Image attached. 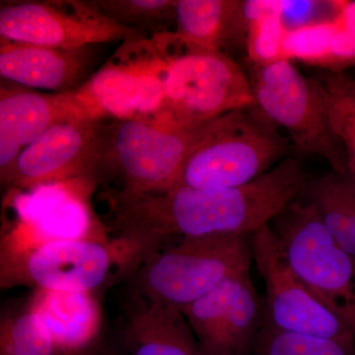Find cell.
<instances>
[{
    "label": "cell",
    "mask_w": 355,
    "mask_h": 355,
    "mask_svg": "<svg viewBox=\"0 0 355 355\" xmlns=\"http://www.w3.org/2000/svg\"><path fill=\"white\" fill-rule=\"evenodd\" d=\"M307 182L298 161L287 157L237 188L175 187L132 193L121 205V232L140 254L153 253L184 238L252 236L298 200Z\"/></svg>",
    "instance_id": "obj_1"
},
{
    "label": "cell",
    "mask_w": 355,
    "mask_h": 355,
    "mask_svg": "<svg viewBox=\"0 0 355 355\" xmlns=\"http://www.w3.org/2000/svg\"><path fill=\"white\" fill-rule=\"evenodd\" d=\"M212 121L177 128L137 120H100L91 181L103 191L118 193L170 190L209 135Z\"/></svg>",
    "instance_id": "obj_2"
},
{
    "label": "cell",
    "mask_w": 355,
    "mask_h": 355,
    "mask_svg": "<svg viewBox=\"0 0 355 355\" xmlns=\"http://www.w3.org/2000/svg\"><path fill=\"white\" fill-rule=\"evenodd\" d=\"M251 236L184 238L149 254L128 273V295L182 310L222 282L250 272Z\"/></svg>",
    "instance_id": "obj_3"
},
{
    "label": "cell",
    "mask_w": 355,
    "mask_h": 355,
    "mask_svg": "<svg viewBox=\"0 0 355 355\" xmlns=\"http://www.w3.org/2000/svg\"><path fill=\"white\" fill-rule=\"evenodd\" d=\"M167 67L158 127L188 128L254 106L249 76L226 53L184 43L163 32Z\"/></svg>",
    "instance_id": "obj_4"
},
{
    "label": "cell",
    "mask_w": 355,
    "mask_h": 355,
    "mask_svg": "<svg viewBox=\"0 0 355 355\" xmlns=\"http://www.w3.org/2000/svg\"><path fill=\"white\" fill-rule=\"evenodd\" d=\"M289 153L288 140L254 105L237 110L212 121L176 187L221 190L244 186L289 157Z\"/></svg>",
    "instance_id": "obj_5"
},
{
    "label": "cell",
    "mask_w": 355,
    "mask_h": 355,
    "mask_svg": "<svg viewBox=\"0 0 355 355\" xmlns=\"http://www.w3.org/2000/svg\"><path fill=\"white\" fill-rule=\"evenodd\" d=\"M270 227L298 279L355 334V259L334 239L315 207L296 200Z\"/></svg>",
    "instance_id": "obj_6"
},
{
    "label": "cell",
    "mask_w": 355,
    "mask_h": 355,
    "mask_svg": "<svg viewBox=\"0 0 355 355\" xmlns=\"http://www.w3.org/2000/svg\"><path fill=\"white\" fill-rule=\"evenodd\" d=\"M167 55L162 34L123 42L76 93L96 120L158 125L164 108Z\"/></svg>",
    "instance_id": "obj_7"
},
{
    "label": "cell",
    "mask_w": 355,
    "mask_h": 355,
    "mask_svg": "<svg viewBox=\"0 0 355 355\" xmlns=\"http://www.w3.org/2000/svg\"><path fill=\"white\" fill-rule=\"evenodd\" d=\"M249 79L254 106L277 128L287 130L296 148L324 158L331 170L347 171L345 149L331 130L315 79L306 78L291 60L254 65Z\"/></svg>",
    "instance_id": "obj_8"
},
{
    "label": "cell",
    "mask_w": 355,
    "mask_h": 355,
    "mask_svg": "<svg viewBox=\"0 0 355 355\" xmlns=\"http://www.w3.org/2000/svg\"><path fill=\"white\" fill-rule=\"evenodd\" d=\"M1 40L51 48L76 49L144 38L118 24L91 1H13L0 7Z\"/></svg>",
    "instance_id": "obj_9"
},
{
    "label": "cell",
    "mask_w": 355,
    "mask_h": 355,
    "mask_svg": "<svg viewBox=\"0 0 355 355\" xmlns=\"http://www.w3.org/2000/svg\"><path fill=\"white\" fill-rule=\"evenodd\" d=\"M251 248L266 286L263 322L282 331L355 342L352 329L292 270L270 225L251 236Z\"/></svg>",
    "instance_id": "obj_10"
},
{
    "label": "cell",
    "mask_w": 355,
    "mask_h": 355,
    "mask_svg": "<svg viewBox=\"0 0 355 355\" xmlns=\"http://www.w3.org/2000/svg\"><path fill=\"white\" fill-rule=\"evenodd\" d=\"M114 265L119 257L112 241L58 240L1 257V286L94 292Z\"/></svg>",
    "instance_id": "obj_11"
},
{
    "label": "cell",
    "mask_w": 355,
    "mask_h": 355,
    "mask_svg": "<svg viewBox=\"0 0 355 355\" xmlns=\"http://www.w3.org/2000/svg\"><path fill=\"white\" fill-rule=\"evenodd\" d=\"M73 182L43 184L11 200L17 222L2 239L1 257L58 240L111 242Z\"/></svg>",
    "instance_id": "obj_12"
},
{
    "label": "cell",
    "mask_w": 355,
    "mask_h": 355,
    "mask_svg": "<svg viewBox=\"0 0 355 355\" xmlns=\"http://www.w3.org/2000/svg\"><path fill=\"white\" fill-rule=\"evenodd\" d=\"M181 311L205 355L253 352L263 310L250 272L226 279Z\"/></svg>",
    "instance_id": "obj_13"
},
{
    "label": "cell",
    "mask_w": 355,
    "mask_h": 355,
    "mask_svg": "<svg viewBox=\"0 0 355 355\" xmlns=\"http://www.w3.org/2000/svg\"><path fill=\"white\" fill-rule=\"evenodd\" d=\"M100 120L58 121L23 149L8 186L32 190L43 184L90 180Z\"/></svg>",
    "instance_id": "obj_14"
},
{
    "label": "cell",
    "mask_w": 355,
    "mask_h": 355,
    "mask_svg": "<svg viewBox=\"0 0 355 355\" xmlns=\"http://www.w3.org/2000/svg\"><path fill=\"white\" fill-rule=\"evenodd\" d=\"M14 85L2 83L0 92V178L6 187L23 149L51 125L69 119H94L76 91L42 92Z\"/></svg>",
    "instance_id": "obj_15"
},
{
    "label": "cell",
    "mask_w": 355,
    "mask_h": 355,
    "mask_svg": "<svg viewBox=\"0 0 355 355\" xmlns=\"http://www.w3.org/2000/svg\"><path fill=\"white\" fill-rule=\"evenodd\" d=\"M92 46L67 50L1 40L0 74L8 83L51 93L73 92L88 80Z\"/></svg>",
    "instance_id": "obj_16"
},
{
    "label": "cell",
    "mask_w": 355,
    "mask_h": 355,
    "mask_svg": "<svg viewBox=\"0 0 355 355\" xmlns=\"http://www.w3.org/2000/svg\"><path fill=\"white\" fill-rule=\"evenodd\" d=\"M125 355H205L178 308L128 295L121 322Z\"/></svg>",
    "instance_id": "obj_17"
},
{
    "label": "cell",
    "mask_w": 355,
    "mask_h": 355,
    "mask_svg": "<svg viewBox=\"0 0 355 355\" xmlns=\"http://www.w3.org/2000/svg\"><path fill=\"white\" fill-rule=\"evenodd\" d=\"M58 355L80 352L99 340L102 314L94 292L36 291L30 300Z\"/></svg>",
    "instance_id": "obj_18"
},
{
    "label": "cell",
    "mask_w": 355,
    "mask_h": 355,
    "mask_svg": "<svg viewBox=\"0 0 355 355\" xmlns=\"http://www.w3.org/2000/svg\"><path fill=\"white\" fill-rule=\"evenodd\" d=\"M174 33L202 50H224L246 42L241 0H176Z\"/></svg>",
    "instance_id": "obj_19"
},
{
    "label": "cell",
    "mask_w": 355,
    "mask_h": 355,
    "mask_svg": "<svg viewBox=\"0 0 355 355\" xmlns=\"http://www.w3.org/2000/svg\"><path fill=\"white\" fill-rule=\"evenodd\" d=\"M304 193L334 239L355 259L354 175L331 170L308 181Z\"/></svg>",
    "instance_id": "obj_20"
},
{
    "label": "cell",
    "mask_w": 355,
    "mask_h": 355,
    "mask_svg": "<svg viewBox=\"0 0 355 355\" xmlns=\"http://www.w3.org/2000/svg\"><path fill=\"white\" fill-rule=\"evenodd\" d=\"M248 58L256 67L288 60L286 29L280 17V0H243Z\"/></svg>",
    "instance_id": "obj_21"
},
{
    "label": "cell",
    "mask_w": 355,
    "mask_h": 355,
    "mask_svg": "<svg viewBox=\"0 0 355 355\" xmlns=\"http://www.w3.org/2000/svg\"><path fill=\"white\" fill-rule=\"evenodd\" d=\"M315 81L331 130L345 149L347 171L355 177V79L343 72L327 71Z\"/></svg>",
    "instance_id": "obj_22"
},
{
    "label": "cell",
    "mask_w": 355,
    "mask_h": 355,
    "mask_svg": "<svg viewBox=\"0 0 355 355\" xmlns=\"http://www.w3.org/2000/svg\"><path fill=\"white\" fill-rule=\"evenodd\" d=\"M254 355H355V342L303 335L273 328L263 322Z\"/></svg>",
    "instance_id": "obj_23"
},
{
    "label": "cell",
    "mask_w": 355,
    "mask_h": 355,
    "mask_svg": "<svg viewBox=\"0 0 355 355\" xmlns=\"http://www.w3.org/2000/svg\"><path fill=\"white\" fill-rule=\"evenodd\" d=\"M0 355H58L50 334L29 305L1 318Z\"/></svg>",
    "instance_id": "obj_24"
},
{
    "label": "cell",
    "mask_w": 355,
    "mask_h": 355,
    "mask_svg": "<svg viewBox=\"0 0 355 355\" xmlns=\"http://www.w3.org/2000/svg\"><path fill=\"white\" fill-rule=\"evenodd\" d=\"M109 19L139 31L167 32L175 22L176 0H96L91 1Z\"/></svg>",
    "instance_id": "obj_25"
},
{
    "label": "cell",
    "mask_w": 355,
    "mask_h": 355,
    "mask_svg": "<svg viewBox=\"0 0 355 355\" xmlns=\"http://www.w3.org/2000/svg\"><path fill=\"white\" fill-rule=\"evenodd\" d=\"M336 29L335 17L287 31L284 42L287 60L324 69L330 58Z\"/></svg>",
    "instance_id": "obj_26"
},
{
    "label": "cell",
    "mask_w": 355,
    "mask_h": 355,
    "mask_svg": "<svg viewBox=\"0 0 355 355\" xmlns=\"http://www.w3.org/2000/svg\"><path fill=\"white\" fill-rule=\"evenodd\" d=\"M336 21L338 29L324 69L343 72L347 67H355V0L338 1Z\"/></svg>",
    "instance_id": "obj_27"
},
{
    "label": "cell",
    "mask_w": 355,
    "mask_h": 355,
    "mask_svg": "<svg viewBox=\"0 0 355 355\" xmlns=\"http://www.w3.org/2000/svg\"><path fill=\"white\" fill-rule=\"evenodd\" d=\"M336 1H280V17L286 31L298 29L304 26L333 19L338 13Z\"/></svg>",
    "instance_id": "obj_28"
},
{
    "label": "cell",
    "mask_w": 355,
    "mask_h": 355,
    "mask_svg": "<svg viewBox=\"0 0 355 355\" xmlns=\"http://www.w3.org/2000/svg\"><path fill=\"white\" fill-rule=\"evenodd\" d=\"M67 355H125L123 350L118 349L113 345L103 342L101 338L97 340L90 347H86L80 352H74V354Z\"/></svg>",
    "instance_id": "obj_29"
}]
</instances>
